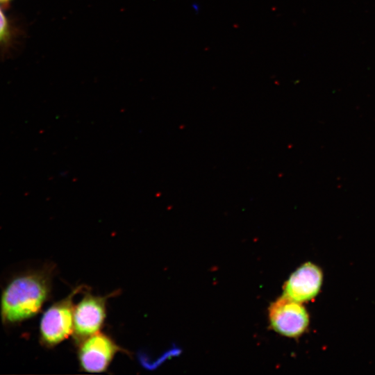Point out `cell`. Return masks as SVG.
<instances>
[{
  "instance_id": "obj_2",
  "label": "cell",
  "mask_w": 375,
  "mask_h": 375,
  "mask_svg": "<svg viewBox=\"0 0 375 375\" xmlns=\"http://www.w3.org/2000/svg\"><path fill=\"white\" fill-rule=\"evenodd\" d=\"M85 286L75 288L68 296L55 302L42 314L39 324V341L45 348H53L73 333V299Z\"/></svg>"
},
{
  "instance_id": "obj_5",
  "label": "cell",
  "mask_w": 375,
  "mask_h": 375,
  "mask_svg": "<svg viewBox=\"0 0 375 375\" xmlns=\"http://www.w3.org/2000/svg\"><path fill=\"white\" fill-rule=\"evenodd\" d=\"M268 314L272 328L283 336L297 338L309 324L308 312L301 303L284 295L270 305Z\"/></svg>"
},
{
  "instance_id": "obj_8",
  "label": "cell",
  "mask_w": 375,
  "mask_h": 375,
  "mask_svg": "<svg viewBox=\"0 0 375 375\" xmlns=\"http://www.w3.org/2000/svg\"><path fill=\"white\" fill-rule=\"evenodd\" d=\"M8 0H0V2H6V1H8Z\"/></svg>"
},
{
  "instance_id": "obj_4",
  "label": "cell",
  "mask_w": 375,
  "mask_h": 375,
  "mask_svg": "<svg viewBox=\"0 0 375 375\" xmlns=\"http://www.w3.org/2000/svg\"><path fill=\"white\" fill-rule=\"evenodd\" d=\"M77 345L80 368L88 373L106 372L118 352H127L110 336L100 331L87 338Z\"/></svg>"
},
{
  "instance_id": "obj_7",
  "label": "cell",
  "mask_w": 375,
  "mask_h": 375,
  "mask_svg": "<svg viewBox=\"0 0 375 375\" xmlns=\"http://www.w3.org/2000/svg\"><path fill=\"white\" fill-rule=\"evenodd\" d=\"M7 30V23L6 18L0 10V40L6 35Z\"/></svg>"
},
{
  "instance_id": "obj_1",
  "label": "cell",
  "mask_w": 375,
  "mask_h": 375,
  "mask_svg": "<svg viewBox=\"0 0 375 375\" xmlns=\"http://www.w3.org/2000/svg\"><path fill=\"white\" fill-rule=\"evenodd\" d=\"M53 265L28 269L12 276L0 297V316L5 326H12L38 315L51 292Z\"/></svg>"
},
{
  "instance_id": "obj_6",
  "label": "cell",
  "mask_w": 375,
  "mask_h": 375,
  "mask_svg": "<svg viewBox=\"0 0 375 375\" xmlns=\"http://www.w3.org/2000/svg\"><path fill=\"white\" fill-rule=\"evenodd\" d=\"M322 281L321 269L312 262H306L286 281L283 286V295L299 303L310 301L319 293Z\"/></svg>"
},
{
  "instance_id": "obj_3",
  "label": "cell",
  "mask_w": 375,
  "mask_h": 375,
  "mask_svg": "<svg viewBox=\"0 0 375 375\" xmlns=\"http://www.w3.org/2000/svg\"><path fill=\"white\" fill-rule=\"evenodd\" d=\"M115 293L99 296L86 291L82 299L74 305L72 336L76 345L100 331L106 317L107 301Z\"/></svg>"
}]
</instances>
